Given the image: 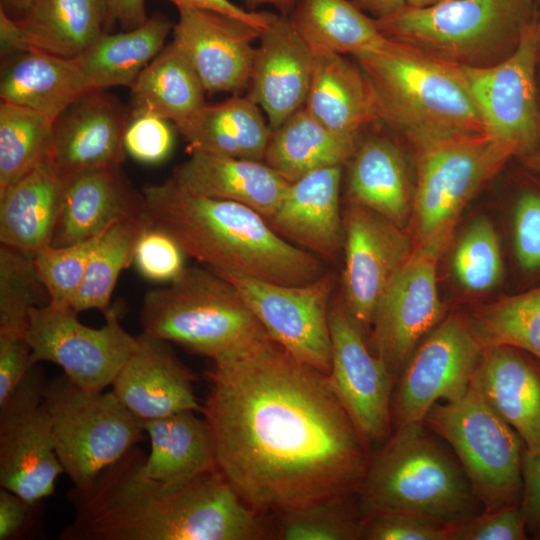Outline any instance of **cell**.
I'll return each mask as SVG.
<instances>
[{
	"mask_svg": "<svg viewBox=\"0 0 540 540\" xmlns=\"http://www.w3.org/2000/svg\"><path fill=\"white\" fill-rule=\"evenodd\" d=\"M203 406L218 471L257 513L348 499L368 469L365 441L328 375L269 337L213 361Z\"/></svg>",
	"mask_w": 540,
	"mask_h": 540,
	"instance_id": "1",
	"label": "cell"
},
{
	"mask_svg": "<svg viewBox=\"0 0 540 540\" xmlns=\"http://www.w3.org/2000/svg\"><path fill=\"white\" fill-rule=\"evenodd\" d=\"M146 454L132 447L67 499L73 519L61 540H258L266 532L218 469L178 482L145 471Z\"/></svg>",
	"mask_w": 540,
	"mask_h": 540,
	"instance_id": "2",
	"label": "cell"
},
{
	"mask_svg": "<svg viewBox=\"0 0 540 540\" xmlns=\"http://www.w3.org/2000/svg\"><path fill=\"white\" fill-rule=\"evenodd\" d=\"M141 191L152 222L169 232L186 255L217 273L287 285L306 284L325 273L323 259L279 235L249 206L192 193L172 177Z\"/></svg>",
	"mask_w": 540,
	"mask_h": 540,
	"instance_id": "3",
	"label": "cell"
},
{
	"mask_svg": "<svg viewBox=\"0 0 540 540\" xmlns=\"http://www.w3.org/2000/svg\"><path fill=\"white\" fill-rule=\"evenodd\" d=\"M354 59L371 85L379 122L404 135L418 151L488 133L456 66L391 40Z\"/></svg>",
	"mask_w": 540,
	"mask_h": 540,
	"instance_id": "4",
	"label": "cell"
},
{
	"mask_svg": "<svg viewBox=\"0 0 540 540\" xmlns=\"http://www.w3.org/2000/svg\"><path fill=\"white\" fill-rule=\"evenodd\" d=\"M359 492L365 517L408 513L454 527L484 511L458 459L423 423L396 429L369 464Z\"/></svg>",
	"mask_w": 540,
	"mask_h": 540,
	"instance_id": "5",
	"label": "cell"
},
{
	"mask_svg": "<svg viewBox=\"0 0 540 540\" xmlns=\"http://www.w3.org/2000/svg\"><path fill=\"white\" fill-rule=\"evenodd\" d=\"M537 0H447L406 5L376 19L389 40L440 62L467 67L496 64L537 24Z\"/></svg>",
	"mask_w": 540,
	"mask_h": 540,
	"instance_id": "6",
	"label": "cell"
},
{
	"mask_svg": "<svg viewBox=\"0 0 540 540\" xmlns=\"http://www.w3.org/2000/svg\"><path fill=\"white\" fill-rule=\"evenodd\" d=\"M167 284L146 292L143 332L212 361L269 337L239 291L211 268L186 267Z\"/></svg>",
	"mask_w": 540,
	"mask_h": 540,
	"instance_id": "7",
	"label": "cell"
},
{
	"mask_svg": "<svg viewBox=\"0 0 540 540\" xmlns=\"http://www.w3.org/2000/svg\"><path fill=\"white\" fill-rule=\"evenodd\" d=\"M57 457L74 487L84 488L143 439L141 420L115 394L90 391L65 374L46 382Z\"/></svg>",
	"mask_w": 540,
	"mask_h": 540,
	"instance_id": "8",
	"label": "cell"
},
{
	"mask_svg": "<svg viewBox=\"0 0 540 540\" xmlns=\"http://www.w3.org/2000/svg\"><path fill=\"white\" fill-rule=\"evenodd\" d=\"M423 424L452 447L484 511L520 504L524 442L472 388L435 403Z\"/></svg>",
	"mask_w": 540,
	"mask_h": 540,
	"instance_id": "9",
	"label": "cell"
},
{
	"mask_svg": "<svg viewBox=\"0 0 540 540\" xmlns=\"http://www.w3.org/2000/svg\"><path fill=\"white\" fill-rule=\"evenodd\" d=\"M455 224L419 241L378 303L372 323L373 344L393 377L402 371L423 336L443 320L446 310L437 289V264Z\"/></svg>",
	"mask_w": 540,
	"mask_h": 540,
	"instance_id": "10",
	"label": "cell"
},
{
	"mask_svg": "<svg viewBox=\"0 0 540 540\" xmlns=\"http://www.w3.org/2000/svg\"><path fill=\"white\" fill-rule=\"evenodd\" d=\"M418 152L413 204L419 241L456 223L466 203L519 155L514 145L489 133L446 140Z\"/></svg>",
	"mask_w": 540,
	"mask_h": 540,
	"instance_id": "11",
	"label": "cell"
},
{
	"mask_svg": "<svg viewBox=\"0 0 540 540\" xmlns=\"http://www.w3.org/2000/svg\"><path fill=\"white\" fill-rule=\"evenodd\" d=\"M122 310L111 305L104 314L105 324L92 328L70 308L48 304L32 309L25 337L33 363L57 364L81 388L103 391L112 385L136 342V336L121 325Z\"/></svg>",
	"mask_w": 540,
	"mask_h": 540,
	"instance_id": "12",
	"label": "cell"
},
{
	"mask_svg": "<svg viewBox=\"0 0 540 540\" xmlns=\"http://www.w3.org/2000/svg\"><path fill=\"white\" fill-rule=\"evenodd\" d=\"M241 294L271 340L300 362L325 374L331 369L329 300L332 274L287 285L236 272L218 273Z\"/></svg>",
	"mask_w": 540,
	"mask_h": 540,
	"instance_id": "13",
	"label": "cell"
},
{
	"mask_svg": "<svg viewBox=\"0 0 540 540\" xmlns=\"http://www.w3.org/2000/svg\"><path fill=\"white\" fill-rule=\"evenodd\" d=\"M46 382L36 363L0 404V486L31 503L53 495L64 473L43 403Z\"/></svg>",
	"mask_w": 540,
	"mask_h": 540,
	"instance_id": "14",
	"label": "cell"
},
{
	"mask_svg": "<svg viewBox=\"0 0 540 540\" xmlns=\"http://www.w3.org/2000/svg\"><path fill=\"white\" fill-rule=\"evenodd\" d=\"M469 323L457 316L442 320L403 367L391 404L395 428L423 423L431 407L462 398L482 355Z\"/></svg>",
	"mask_w": 540,
	"mask_h": 540,
	"instance_id": "15",
	"label": "cell"
},
{
	"mask_svg": "<svg viewBox=\"0 0 540 540\" xmlns=\"http://www.w3.org/2000/svg\"><path fill=\"white\" fill-rule=\"evenodd\" d=\"M537 24L504 60L485 67L456 66L489 134L524 157L540 143Z\"/></svg>",
	"mask_w": 540,
	"mask_h": 540,
	"instance_id": "16",
	"label": "cell"
},
{
	"mask_svg": "<svg viewBox=\"0 0 540 540\" xmlns=\"http://www.w3.org/2000/svg\"><path fill=\"white\" fill-rule=\"evenodd\" d=\"M344 307L364 333L390 281L409 258L410 239L379 213L350 201L345 211Z\"/></svg>",
	"mask_w": 540,
	"mask_h": 540,
	"instance_id": "17",
	"label": "cell"
},
{
	"mask_svg": "<svg viewBox=\"0 0 540 540\" xmlns=\"http://www.w3.org/2000/svg\"><path fill=\"white\" fill-rule=\"evenodd\" d=\"M328 319L330 385L365 443L385 438L392 422L394 377L385 362L368 350L343 303L329 307Z\"/></svg>",
	"mask_w": 540,
	"mask_h": 540,
	"instance_id": "18",
	"label": "cell"
},
{
	"mask_svg": "<svg viewBox=\"0 0 540 540\" xmlns=\"http://www.w3.org/2000/svg\"><path fill=\"white\" fill-rule=\"evenodd\" d=\"M178 11L172 41L189 57L206 92L237 94L247 89L261 29L212 10Z\"/></svg>",
	"mask_w": 540,
	"mask_h": 540,
	"instance_id": "19",
	"label": "cell"
},
{
	"mask_svg": "<svg viewBox=\"0 0 540 540\" xmlns=\"http://www.w3.org/2000/svg\"><path fill=\"white\" fill-rule=\"evenodd\" d=\"M130 107L106 89L81 95L54 122L50 163L65 180L81 171L121 167Z\"/></svg>",
	"mask_w": 540,
	"mask_h": 540,
	"instance_id": "20",
	"label": "cell"
},
{
	"mask_svg": "<svg viewBox=\"0 0 540 540\" xmlns=\"http://www.w3.org/2000/svg\"><path fill=\"white\" fill-rule=\"evenodd\" d=\"M109 25L107 0H31L16 18L0 9L2 53L32 51L74 59Z\"/></svg>",
	"mask_w": 540,
	"mask_h": 540,
	"instance_id": "21",
	"label": "cell"
},
{
	"mask_svg": "<svg viewBox=\"0 0 540 540\" xmlns=\"http://www.w3.org/2000/svg\"><path fill=\"white\" fill-rule=\"evenodd\" d=\"M315 54L288 16L272 13L260 31L247 95L262 109L271 130L304 107Z\"/></svg>",
	"mask_w": 540,
	"mask_h": 540,
	"instance_id": "22",
	"label": "cell"
},
{
	"mask_svg": "<svg viewBox=\"0 0 540 540\" xmlns=\"http://www.w3.org/2000/svg\"><path fill=\"white\" fill-rule=\"evenodd\" d=\"M170 343L146 332L135 345L112 383V392L140 420L177 412L203 411L194 394L193 374L173 353Z\"/></svg>",
	"mask_w": 540,
	"mask_h": 540,
	"instance_id": "23",
	"label": "cell"
},
{
	"mask_svg": "<svg viewBox=\"0 0 540 540\" xmlns=\"http://www.w3.org/2000/svg\"><path fill=\"white\" fill-rule=\"evenodd\" d=\"M470 388L517 432L528 451L540 450L538 359L513 347H485Z\"/></svg>",
	"mask_w": 540,
	"mask_h": 540,
	"instance_id": "24",
	"label": "cell"
},
{
	"mask_svg": "<svg viewBox=\"0 0 540 540\" xmlns=\"http://www.w3.org/2000/svg\"><path fill=\"white\" fill-rule=\"evenodd\" d=\"M341 178L342 166H333L292 182L267 218L271 227L321 259H333L344 245L339 204Z\"/></svg>",
	"mask_w": 540,
	"mask_h": 540,
	"instance_id": "25",
	"label": "cell"
},
{
	"mask_svg": "<svg viewBox=\"0 0 540 540\" xmlns=\"http://www.w3.org/2000/svg\"><path fill=\"white\" fill-rule=\"evenodd\" d=\"M146 211L145 199L118 168L81 171L65 179L60 215L51 245L95 237L116 221Z\"/></svg>",
	"mask_w": 540,
	"mask_h": 540,
	"instance_id": "26",
	"label": "cell"
},
{
	"mask_svg": "<svg viewBox=\"0 0 540 540\" xmlns=\"http://www.w3.org/2000/svg\"><path fill=\"white\" fill-rule=\"evenodd\" d=\"M171 177L192 193L244 204L266 219L291 184L264 161L201 152L190 153Z\"/></svg>",
	"mask_w": 540,
	"mask_h": 540,
	"instance_id": "27",
	"label": "cell"
},
{
	"mask_svg": "<svg viewBox=\"0 0 540 540\" xmlns=\"http://www.w3.org/2000/svg\"><path fill=\"white\" fill-rule=\"evenodd\" d=\"M176 128L190 153L259 161L264 160L272 133L262 109L248 95L239 94L206 102Z\"/></svg>",
	"mask_w": 540,
	"mask_h": 540,
	"instance_id": "28",
	"label": "cell"
},
{
	"mask_svg": "<svg viewBox=\"0 0 540 540\" xmlns=\"http://www.w3.org/2000/svg\"><path fill=\"white\" fill-rule=\"evenodd\" d=\"M304 107L328 129L357 139L363 128L379 122L365 73L345 55H315Z\"/></svg>",
	"mask_w": 540,
	"mask_h": 540,
	"instance_id": "29",
	"label": "cell"
},
{
	"mask_svg": "<svg viewBox=\"0 0 540 540\" xmlns=\"http://www.w3.org/2000/svg\"><path fill=\"white\" fill-rule=\"evenodd\" d=\"M65 180L46 161L0 192V242L31 254L52 243Z\"/></svg>",
	"mask_w": 540,
	"mask_h": 540,
	"instance_id": "30",
	"label": "cell"
},
{
	"mask_svg": "<svg viewBox=\"0 0 540 540\" xmlns=\"http://www.w3.org/2000/svg\"><path fill=\"white\" fill-rule=\"evenodd\" d=\"M8 56L1 72V102L56 119L81 95L93 90L74 59L32 51Z\"/></svg>",
	"mask_w": 540,
	"mask_h": 540,
	"instance_id": "31",
	"label": "cell"
},
{
	"mask_svg": "<svg viewBox=\"0 0 540 540\" xmlns=\"http://www.w3.org/2000/svg\"><path fill=\"white\" fill-rule=\"evenodd\" d=\"M350 201L403 226L413 204L407 166L400 149L385 137H370L348 161Z\"/></svg>",
	"mask_w": 540,
	"mask_h": 540,
	"instance_id": "32",
	"label": "cell"
},
{
	"mask_svg": "<svg viewBox=\"0 0 540 540\" xmlns=\"http://www.w3.org/2000/svg\"><path fill=\"white\" fill-rule=\"evenodd\" d=\"M130 88L131 116L151 115L175 126L205 103L206 90L186 53L170 42L142 70Z\"/></svg>",
	"mask_w": 540,
	"mask_h": 540,
	"instance_id": "33",
	"label": "cell"
},
{
	"mask_svg": "<svg viewBox=\"0 0 540 540\" xmlns=\"http://www.w3.org/2000/svg\"><path fill=\"white\" fill-rule=\"evenodd\" d=\"M173 26L165 15L154 13L138 27L104 34L74 61L90 89L130 87L163 50Z\"/></svg>",
	"mask_w": 540,
	"mask_h": 540,
	"instance_id": "34",
	"label": "cell"
},
{
	"mask_svg": "<svg viewBox=\"0 0 540 540\" xmlns=\"http://www.w3.org/2000/svg\"><path fill=\"white\" fill-rule=\"evenodd\" d=\"M357 138L325 127L302 107L272 130L264 162L292 183L303 176L348 163Z\"/></svg>",
	"mask_w": 540,
	"mask_h": 540,
	"instance_id": "35",
	"label": "cell"
},
{
	"mask_svg": "<svg viewBox=\"0 0 540 540\" xmlns=\"http://www.w3.org/2000/svg\"><path fill=\"white\" fill-rule=\"evenodd\" d=\"M141 423L151 444L144 464L150 477L178 482L217 468L209 427L195 411H181Z\"/></svg>",
	"mask_w": 540,
	"mask_h": 540,
	"instance_id": "36",
	"label": "cell"
},
{
	"mask_svg": "<svg viewBox=\"0 0 540 540\" xmlns=\"http://www.w3.org/2000/svg\"><path fill=\"white\" fill-rule=\"evenodd\" d=\"M288 17L315 55L354 57L389 41L376 19L351 0H298Z\"/></svg>",
	"mask_w": 540,
	"mask_h": 540,
	"instance_id": "37",
	"label": "cell"
},
{
	"mask_svg": "<svg viewBox=\"0 0 540 540\" xmlns=\"http://www.w3.org/2000/svg\"><path fill=\"white\" fill-rule=\"evenodd\" d=\"M153 222L146 211L116 221L103 231L89 257L83 280L70 309H96L105 314L121 272L133 264L136 243Z\"/></svg>",
	"mask_w": 540,
	"mask_h": 540,
	"instance_id": "38",
	"label": "cell"
},
{
	"mask_svg": "<svg viewBox=\"0 0 540 540\" xmlns=\"http://www.w3.org/2000/svg\"><path fill=\"white\" fill-rule=\"evenodd\" d=\"M52 117L14 104H0V192L50 159Z\"/></svg>",
	"mask_w": 540,
	"mask_h": 540,
	"instance_id": "39",
	"label": "cell"
},
{
	"mask_svg": "<svg viewBox=\"0 0 540 540\" xmlns=\"http://www.w3.org/2000/svg\"><path fill=\"white\" fill-rule=\"evenodd\" d=\"M469 326L482 348L513 347L540 361V286L484 307Z\"/></svg>",
	"mask_w": 540,
	"mask_h": 540,
	"instance_id": "40",
	"label": "cell"
},
{
	"mask_svg": "<svg viewBox=\"0 0 540 540\" xmlns=\"http://www.w3.org/2000/svg\"><path fill=\"white\" fill-rule=\"evenodd\" d=\"M50 303L33 254L0 246V332L25 334L30 311Z\"/></svg>",
	"mask_w": 540,
	"mask_h": 540,
	"instance_id": "41",
	"label": "cell"
},
{
	"mask_svg": "<svg viewBox=\"0 0 540 540\" xmlns=\"http://www.w3.org/2000/svg\"><path fill=\"white\" fill-rule=\"evenodd\" d=\"M453 269L461 285L470 291L489 290L501 279L499 240L486 218L474 221L464 233L454 252Z\"/></svg>",
	"mask_w": 540,
	"mask_h": 540,
	"instance_id": "42",
	"label": "cell"
},
{
	"mask_svg": "<svg viewBox=\"0 0 540 540\" xmlns=\"http://www.w3.org/2000/svg\"><path fill=\"white\" fill-rule=\"evenodd\" d=\"M347 499L321 500L281 513L278 538L282 540H352L361 523L347 510Z\"/></svg>",
	"mask_w": 540,
	"mask_h": 540,
	"instance_id": "43",
	"label": "cell"
},
{
	"mask_svg": "<svg viewBox=\"0 0 540 540\" xmlns=\"http://www.w3.org/2000/svg\"><path fill=\"white\" fill-rule=\"evenodd\" d=\"M100 234L66 246L47 245L33 254L51 305L70 308Z\"/></svg>",
	"mask_w": 540,
	"mask_h": 540,
	"instance_id": "44",
	"label": "cell"
},
{
	"mask_svg": "<svg viewBox=\"0 0 540 540\" xmlns=\"http://www.w3.org/2000/svg\"><path fill=\"white\" fill-rule=\"evenodd\" d=\"M186 253L177 240L165 229L152 223L140 235L133 264L149 281L170 283L186 269Z\"/></svg>",
	"mask_w": 540,
	"mask_h": 540,
	"instance_id": "45",
	"label": "cell"
},
{
	"mask_svg": "<svg viewBox=\"0 0 540 540\" xmlns=\"http://www.w3.org/2000/svg\"><path fill=\"white\" fill-rule=\"evenodd\" d=\"M451 527L408 513L366 516L359 538L366 540H449Z\"/></svg>",
	"mask_w": 540,
	"mask_h": 540,
	"instance_id": "46",
	"label": "cell"
},
{
	"mask_svg": "<svg viewBox=\"0 0 540 540\" xmlns=\"http://www.w3.org/2000/svg\"><path fill=\"white\" fill-rule=\"evenodd\" d=\"M173 145L174 134L168 121L151 115L132 117L124 136L126 153L143 164L163 162Z\"/></svg>",
	"mask_w": 540,
	"mask_h": 540,
	"instance_id": "47",
	"label": "cell"
},
{
	"mask_svg": "<svg viewBox=\"0 0 540 540\" xmlns=\"http://www.w3.org/2000/svg\"><path fill=\"white\" fill-rule=\"evenodd\" d=\"M528 532L520 504L483 511L451 527L449 540H526Z\"/></svg>",
	"mask_w": 540,
	"mask_h": 540,
	"instance_id": "48",
	"label": "cell"
},
{
	"mask_svg": "<svg viewBox=\"0 0 540 540\" xmlns=\"http://www.w3.org/2000/svg\"><path fill=\"white\" fill-rule=\"evenodd\" d=\"M514 249L519 266L540 270V191L528 188L517 198L513 220Z\"/></svg>",
	"mask_w": 540,
	"mask_h": 540,
	"instance_id": "49",
	"label": "cell"
},
{
	"mask_svg": "<svg viewBox=\"0 0 540 540\" xmlns=\"http://www.w3.org/2000/svg\"><path fill=\"white\" fill-rule=\"evenodd\" d=\"M33 365L25 334L0 332V404L14 392Z\"/></svg>",
	"mask_w": 540,
	"mask_h": 540,
	"instance_id": "50",
	"label": "cell"
},
{
	"mask_svg": "<svg viewBox=\"0 0 540 540\" xmlns=\"http://www.w3.org/2000/svg\"><path fill=\"white\" fill-rule=\"evenodd\" d=\"M39 503L28 502L1 487L0 540H15L25 536L37 520Z\"/></svg>",
	"mask_w": 540,
	"mask_h": 540,
	"instance_id": "51",
	"label": "cell"
},
{
	"mask_svg": "<svg viewBox=\"0 0 540 540\" xmlns=\"http://www.w3.org/2000/svg\"><path fill=\"white\" fill-rule=\"evenodd\" d=\"M522 496L520 506L527 532L535 539L540 537V450L522 455Z\"/></svg>",
	"mask_w": 540,
	"mask_h": 540,
	"instance_id": "52",
	"label": "cell"
},
{
	"mask_svg": "<svg viewBox=\"0 0 540 540\" xmlns=\"http://www.w3.org/2000/svg\"><path fill=\"white\" fill-rule=\"evenodd\" d=\"M174 4L178 10L188 9V8H197L212 10L220 13H224L241 20H244L248 23H251L261 30L266 26L271 12L261 11H247L230 0H165Z\"/></svg>",
	"mask_w": 540,
	"mask_h": 540,
	"instance_id": "53",
	"label": "cell"
},
{
	"mask_svg": "<svg viewBox=\"0 0 540 540\" xmlns=\"http://www.w3.org/2000/svg\"><path fill=\"white\" fill-rule=\"evenodd\" d=\"M110 24L119 23L126 30L143 24L148 16L145 0H107Z\"/></svg>",
	"mask_w": 540,
	"mask_h": 540,
	"instance_id": "54",
	"label": "cell"
},
{
	"mask_svg": "<svg viewBox=\"0 0 540 540\" xmlns=\"http://www.w3.org/2000/svg\"><path fill=\"white\" fill-rule=\"evenodd\" d=\"M361 10L375 19L395 14L407 5V0H351Z\"/></svg>",
	"mask_w": 540,
	"mask_h": 540,
	"instance_id": "55",
	"label": "cell"
},
{
	"mask_svg": "<svg viewBox=\"0 0 540 540\" xmlns=\"http://www.w3.org/2000/svg\"><path fill=\"white\" fill-rule=\"evenodd\" d=\"M297 1L298 0H244L250 11L262 5H270L278 11L277 13L285 16L290 15Z\"/></svg>",
	"mask_w": 540,
	"mask_h": 540,
	"instance_id": "56",
	"label": "cell"
},
{
	"mask_svg": "<svg viewBox=\"0 0 540 540\" xmlns=\"http://www.w3.org/2000/svg\"><path fill=\"white\" fill-rule=\"evenodd\" d=\"M1 8L8 13V11H12L14 13V17L16 18L20 16L28 7L31 0H1Z\"/></svg>",
	"mask_w": 540,
	"mask_h": 540,
	"instance_id": "57",
	"label": "cell"
},
{
	"mask_svg": "<svg viewBox=\"0 0 540 540\" xmlns=\"http://www.w3.org/2000/svg\"><path fill=\"white\" fill-rule=\"evenodd\" d=\"M523 164L533 172L540 173V150H536L523 157Z\"/></svg>",
	"mask_w": 540,
	"mask_h": 540,
	"instance_id": "58",
	"label": "cell"
},
{
	"mask_svg": "<svg viewBox=\"0 0 540 540\" xmlns=\"http://www.w3.org/2000/svg\"><path fill=\"white\" fill-rule=\"evenodd\" d=\"M447 0H407V5L413 6V7H424L433 5L439 2H443Z\"/></svg>",
	"mask_w": 540,
	"mask_h": 540,
	"instance_id": "59",
	"label": "cell"
},
{
	"mask_svg": "<svg viewBox=\"0 0 540 540\" xmlns=\"http://www.w3.org/2000/svg\"><path fill=\"white\" fill-rule=\"evenodd\" d=\"M539 67H540V60H539ZM537 96H538V106H539V112H540V71L537 68Z\"/></svg>",
	"mask_w": 540,
	"mask_h": 540,
	"instance_id": "60",
	"label": "cell"
},
{
	"mask_svg": "<svg viewBox=\"0 0 540 540\" xmlns=\"http://www.w3.org/2000/svg\"><path fill=\"white\" fill-rule=\"evenodd\" d=\"M537 30H538L539 60H540V8H539L538 21H537Z\"/></svg>",
	"mask_w": 540,
	"mask_h": 540,
	"instance_id": "61",
	"label": "cell"
},
{
	"mask_svg": "<svg viewBox=\"0 0 540 540\" xmlns=\"http://www.w3.org/2000/svg\"><path fill=\"white\" fill-rule=\"evenodd\" d=\"M537 2H538V3H539V5H540V0H537Z\"/></svg>",
	"mask_w": 540,
	"mask_h": 540,
	"instance_id": "62",
	"label": "cell"
},
{
	"mask_svg": "<svg viewBox=\"0 0 540 540\" xmlns=\"http://www.w3.org/2000/svg\"><path fill=\"white\" fill-rule=\"evenodd\" d=\"M538 539L540 540V537Z\"/></svg>",
	"mask_w": 540,
	"mask_h": 540,
	"instance_id": "63",
	"label": "cell"
}]
</instances>
